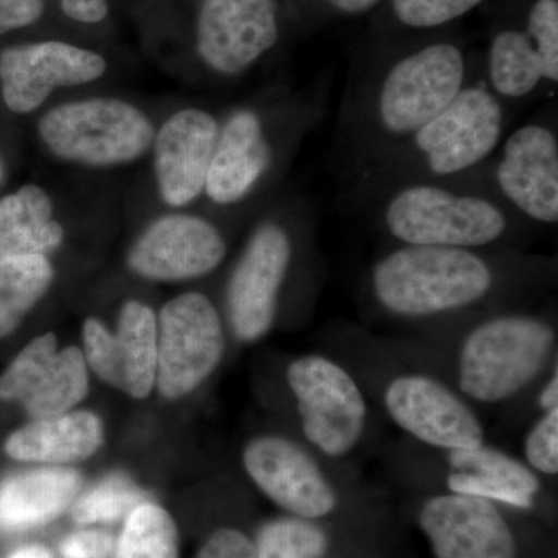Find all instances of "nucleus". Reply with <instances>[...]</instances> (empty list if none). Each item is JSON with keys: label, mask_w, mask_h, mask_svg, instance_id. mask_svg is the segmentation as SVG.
Returning <instances> with one entry per match:
<instances>
[{"label": "nucleus", "mask_w": 558, "mask_h": 558, "mask_svg": "<svg viewBox=\"0 0 558 558\" xmlns=\"http://www.w3.org/2000/svg\"><path fill=\"white\" fill-rule=\"evenodd\" d=\"M242 462L259 490L293 515L317 520L336 509V494L325 473L293 440L259 436L250 440Z\"/></svg>", "instance_id": "17"}, {"label": "nucleus", "mask_w": 558, "mask_h": 558, "mask_svg": "<svg viewBox=\"0 0 558 558\" xmlns=\"http://www.w3.org/2000/svg\"><path fill=\"white\" fill-rule=\"evenodd\" d=\"M449 487L454 494L472 495L487 499V501L506 502L515 508L529 509L534 502V497L519 488L499 483V481L476 475V473L457 472L449 476Z\"/></svg>", "instance_id": "34"}, {"label": "nucleus", "mask_w": 558, "mask_h": 558, "mask_svg": "<svg viewBox=\"0 0 558 558\" xmlns=\"http://www.w3.org/2000/svg\"><path fill=\"white\" fill-rule=\"evenodd\" d=\"M64 240V227L43 186L27 183L0 199V258L50 256Z\"/></svg>", "instance_id": "22"}, {"label": "nucleus", "mask_w": 558, "mask_h": 558, "mask_svg": "<svg viewBox=\"0 0 558 558\" xmlns=\"http://www.w3.org/2000/svg\"><path fill=\"white\" fill-rule=\"evenodd\" d=\"M292 218L271 216L250 233L226 290L231 332L242 343H253L274 328L282 289L295 260Z\"/></svg>", "instance_id": "9"}, {"label": "nucleus", "mask_w": 558, "mask_h": 558, "mask_svg": "<svg viewBox=\"0 0 558 558\" xmlns=\"http://www.w3.org/2000/svg\"><path fill=\"white\" fill-rule=\"evenodd\" d=\"M328 86L279 95L275 105H242L220 120L204 196L218 208H236L267 185L326 113Z\"/></svg>", "instance_id": "4"}, {"label": "nucleus", "mask_w": 558, "mask_h": 558, "mask_svg": "<svg viewBox=\"0 0 558 558\" xmlns=\"http://www.w3.org/2000/svg\"><path fill=\"white\" fill-rule=\"evenodd\" d=\"M349 197L399 245L488 248L531 223L472 178L387 183Z\"/></svg>", "instance_id": "3"}, {"label": "nucleus", "mask_w": 558, "mask_h": 558, "mask_svg": "<svg viewBox=\"0 0 558 558\" xmlns=\"http://www.w3.org/2000/svg\"><path fill=\"white\" fill-rule=\"evenodd\" d=\"M418 523L436 558H517L512 531L487 499L440 495L425 502Z\"/></svg>", "instance_id": "19"}, {"label": "nucleus", "mask_w": 558, "mask_h": 558, "mask_svg": "<svg viewBox=\"0 0 558 558\" xmlns=\"http://www.w3.org/2000/svg\"><path fill=\"white\" fill-rule=\"evenodd\" d=\"M90 388V371L78 347L60 348L21 405L32 418L76 410Z\"/></svg>", "instance_id": "24"}, {"label": "nucleus", "mask_w": 558, "mask_h": 558, "mask_svg": "<svg viewBox=\"0 0 558 558\" xmlns=\"http://www.w3.org/2000/svg\"><path fill=\"white\" fill-rule=\"evenodd\" d=\"M43 13L44 0H0V36L35 24Z\"/></svg>", "instance_id": "37"}, {"label": "nucleus", "mask_w": 558, "mask_h": 558, "mask_svg": "<svg viewBox=\"0 0 558 558\" xmlns=\"http://www.w3.org/2000/svg\"><path fill=\"white\" fill-rule=\"evenodd\" d=\"M227 252L226 234L213 220L193 213H168L149 222L132 242L126 266L146 281H193L218 269Z\"/></svg>", "instance_id": "13"}, {"label": "nucleus", "mask_w": 558, "mask_h": 558, "mask_svg": "<svg viewBox=\"0 0 558 558\" xmlns=\"http://www.w3.org/2000/svg\"><path fill=\"white\" fill-rule=\"evenodd\" d=\"M288 381L312 446L332 458L354 450L365 429L366 402L347 371L322 355H306L290 363Z\"/></svg>", "instance_id": "11"}, {"label": "nucleus", "mask_w": 558, "mask_h": 558, "mask_svg": "<svg viewBox=\"0 0 558 558\" xmlns=\"http://www.w3.org/2000/svg\"><path fill=\"white\" fill-rule=\"evenodd\" d=\"M5 161H3L2 156H0V185H2L3 179H5Z\"/></svg>", "instance_id": "41"}, {"label": "nucleus", "mask_w": 558, "mask_h": 558, "mask_svg": "<svg viewBox=\"0 0 558 558\" xmlns=\"http://www.w3.org/2000/svg\"><path fill=\"white\" fill-rule=\"evenodd\" d=\"M539 407L545 411L558 409V376L554 374L553 379L539 395Z\"/></svg>", "instance_id": "40"}, {"label": "nucleus", "mask_w": 558, "mask_h": 558, "mask_svg": "<svg viewBox=\"0 0 558 558\" xmlns=\"http://www.w3.org/2000/svg\"><path fill=\"white\" fill-rule=\"evenodd\" d=\"M534 44L550 89L558 84V0H535L523 28Z\"/></svg>", "instance_id": "32"}, {"label": "nucleus", "mask_w": 558, "mask_h": 558, "mask_svg": "<svg viewBox=\"0 0 558 558\" xmlns=\"http://www.w3.org/2000/svg\"><path fill=\"white\" fill-rule=\"evenodd\" d=\"M108 62L97 51L43 40L0 51V94L11 112L27 116L58 89L100 80Z\"/></svg>", "instance_id": "14"}, {"label": "nucleus", "mask_w": 558, "mask_h": 558, "mask_svg": "<svg viewBox=\"0 0 558 558\" xmlns=\"http://www.w3.org/2000/svg\"><path fill=\"white\" fill-rule=\"evenodd\" d=\"M385 403L392 421L427 446L458 451L483 444L476 414L432 377H398L388 385Z\"/></svg>", "instance_id": "18"}, {"label": "nucleus", "mask_w": 558, "mask_h": 558, "mask_svg": "<svg viewBox=\"0 0 558 558\" xmlns=\"http://www.w3.org/2000/svg\"><path fill=\"white\" fill-rule=\"evenodd\" d=\"M58 349L60 341L53 332L40 333L25 344L0 374V400L21 403Z\"/></svg>", "instance_id": "30"}, {"label": "nucleus", "mask_w": 558, "mask_h": 558, "mask_svg": "<svg viewBox=\"0 0 558 558\" xmlns=\"http://www.w3.org/2000/svg\"><path fill=\"white\" fill-rule=\"evenodd\" d=\"M449 459L451 468L458 472L476 473L499 481L532 497L539 490L537 476L523 462L483 444L469 450L450 451Z\"/></svg>", "instance_id": "29"}, {"label": "nucleus", "mask_w": 558, "mask_h": 558, "mask_svg": "<svg viewBox=\"0 0 558 558\" xmlns=\"http://www.w3.org/2000/svg\"><path fill=\"white\" fill-rule=\"evenodd\" d=\"M226 351L222 317L202 292H185L157 314L156 389L161 398L193 395L218 368Z\"/></svg>", "instance_id": "10"}, {"label": "nucleus", "mask_w": 558, "mask_h": 558, "mask_svg": "<svg viewBox=\"0 0 558 558\" xmlns=\"http://www.w3.org/2000/svg\"><path fill=\"white\" fill-rule=\"evenodd\" d=\"M515 112L481 73L410 137L347 165L349 196L387 183L469 178L497 153Z\"/></svg>", "instance_id": "2"}, {"label": "nucleus", "mask_w": 558, "mask_h": 558, "mask_svg": "<svg viewBox=\"0 0 558 558\" xmlns=\"http://www.w3.org/2000/svg\"><path fill=\"white\" fill-rule=\"evenodd\" d=\"M558 124L556 101L510 132L472 178L494 191L527 222H558Z\"/></svg>", "instance_id": "8"}, {"label": "nucleus", "mask_w": 558, "mask_h": 558, "mask_svg": "<svg viewBox=\"0 0 558 558\" xmlns=\"http://www.w3.org/2000/svg\"><path fill=\"white\" fill-rule=\"evenodd\" d=\"M524 454L532 469L546 475L558 472V409L546 411L524 442Z\"/></svg>", "instance_id": "33"}, {"label": "nucleus", "mask_w": 558, "mask_h": 558, "mask_svg": "<svg viewBox=\"0 0 558 558\" xmlns=\"http://www.w3.org/2000/svg\"><path fill=\"white\" fill-rule=\"evenodd\" d=\"M329 9L343 14H365L376 9L381 0H322Z\"/></svg>", "instance_id": "38"}, {"label": "nucleus", "mask_w": 558, "mask_h": 558, "mask_svg": "<svg viewBox=\"0 0 558 558\" xmlns=\"http://www.w3.org/2000/svg\"><path fill=\"white\" fill-rule=\"evenodd\" d=\"M7 558H54V556L47 546L33 543V545H24L14 549Z\"/></svg>", "instance_id": "39"}, {"label": "nucleus", "mask_w": 558, "mask_h": 558, "mask_svg": "<svg viewBox=\"0 0 558 558\" xmlns=\"http://www.w3.org/2000/svg\"><path fill=\"white\" fill-rule=\"evenodd\" d=\"M277 0H201L196 51L219 78L245 75L279 40Z\"/></svg>", "instance_id": "12"}, {"label": "nucleus", "mask_w": 558, "mask_h": 558, "mask_svg": "<svg viewBox=\"0 0 558 558\" xmlns=\"http://www.w3.org/2000/svg\"><path fill=\"white\" fill-rule=\"evenodd\" d=\"M54 281L49 256L0 258V339L20 328Z\"/></svg>", "instance_id": "25"}, {"label": "nucleus", "mask_w": 558, "mask_h": 558, "mask_svg": "<svg viewBox=\"0 0 558 558\" xmlns=\"http://www.w3.org/2000/svg\"><path fill=\"white\" fill-rule=\"evenodd\" d=\"M483 248L399 245L377 260L371 292L381 310L428 318L469 310L490 295L498 277Z\"/></svg>", "instance_id": "5"}, {"label": "nucleus", "mask_w": 558, "mask_h": 558, "mask_svg": "<svg viewBox=\"0 0 558 558\" xmlns=\"http://www.w3.org/2000/svg\"><path fill=\"white\" fill-rule=\"evenodd\" d=\"M483 80L513 110L535 100L543 92L553 90L537 50L523 28H505L492 38Z\"/></svg>", "instance_id": "23"}, {"label": "nucleus", "mask_w": 558, "mask_h": 558, "mask_svg": "<svg viewBox=\"0 0 558 558\" xmlns=\"http://www.w3.org/2000/svg\"><path fill=\"white\" fill-rule=\"evenodd\" d=\"M148 499L146 492L131 476L113 472L80 492L70 506V519L80 527L119 523Z\"/></svg>", "instance_id": "27"}, {"label": "nucleus", "mask_w": 558, "mask_h": 558, "mask_svg": "<svg viewBox=\"0 0 558 558\" xmlns=\"http://www.w3.org/2000/svg\"><path fill=\"white\" fill-rule=\"evenodd\" d=\"M196 558H256V550L244 532L220 527L205 539Z\"/></svg>", "instance_id": "36"}, {"label": "nucleus", "mask_w": 558, "mask_h": 558, "mask_svg": "<svg viewBox=\"0 0 558 558\" xmlns=\"http://www.w3.org/2000/svg\"><path fill=\"white\" fill-rule=\"evenodd\" d=\"M545 319L523 314L488 318L469 333L459 359V387L469 398L497 403L526 388L554 347Z\"/></svg>", "instance_id": "7"}, {"label": "nucleus", "mask_w": 558, "mask_h": 558, "mask_svg": "<svg viewBox=\"0 0 558 558\" xmlns=\"http://www.w3.org/2000/svg\"><path fill=\"white\" fill-rule=\"evenodd\" d=\"M116 539L100 526H83L62 538L60 558H113Z\"/></svg>", "instance_id": "35"}, {"label": "nucleus", "mask_w": 558, "mask_h": 558, "mask_svg": "<svg viewBox=\"0 0 558 558\" xmlns=\"http://www.w3.org/2000/svg\"><path fill=\"white\" fill-rule=\"evenodd\" d=\"M36 130L51 156L86 168L135 163L156 135L142 109L113 97L62 102L40 117Z\"/></svg>", "instance_id": "6"}, {"label": "nucleus", "mask_w": 558, "mask_h": 558, "mask_svg": "<svg viewBox=\"0 0 558 558\" xmlns=\"http://www.w3.org/2000/svg\"><path fill=\"white\" fill-rule=\"evenodd\" d=\"M102 444L101 417L94 411L72 410L57 416L32 418L11 433L3 451L17 462L70 468L95 457Z\"/></svg>", "instance_id": "20"}, {"label": "nucleus", "mask_w": 558, "mask_h": 558, "mask_svg": "<svg viewBox=\"0 0 558 558\" xmlns=\"http://www.w3.org/2000/svg\"><path fill=\"white\" fill-rule=\"evenodd\" d=\"M484 0H391L395 20L411 31H432L470 13Z\"/></svg>", "instance_id": "31"}, {"label": "nucleus", "mask_w": 558, "mask_h": 558, "mask_svg": "<svg viewBox=\"0 0 558 558\" xmlns=\"http://www.w3.org/2000/svg\"><path fill=\"white\" fill-rule=\"evenodd\" d=\"M253 545L256 558H319L328 538L311 520L290 517L264 524Z\"/></svg>", "instance_id": "28"}, {"label": "nucleus", "mask_w": 558, "mask_h": 558, "mask_svg": "<svg viewBox=\"0 0 558 558\" xmlns=\"http://www.w3.org/2000/svg\"><path fill=\"white\" fill-rule=\"evenodd\" d=\"M90 373L132 399L149 398L157 377V314L140 300L124 301L117 328L97 325L83 339Z\"/></svg>", "instance_id": "15"}, {"label": "nucleus", "mask_w": 558, "mask_h": 558, "mask_svg": "<svg viewBox=\"0 0 558 558\" xmlns=\"http://www.w3.org/2000/svg\"><path fill=\"white\" fill-rule=\"evenodd\" d=\"M220 120L204 108H183L156 130L154 175L160 199L170 208H186L204 196Z\"/></svg>", "instance_id": "16"}, {"label": "nucleus", "mask_w": 558, "mask_h": 558, "mask_svg": "<svg viewBox=\"0 0 558 558\" xmlns=\"http://www.w3.org/2000/svg\"><path fill=\"white\" fill-rule=\"evenodd\" d=\"M179 529L167 509L142 502L123 521L113 558H179Z\"/></svg>", "instance_id": "26"}, {"label": "nucleus", "mask_w": 558, "mask_h": 558, "mask_svg": "<svg viewBox=\"0 0 558 558\" xmlns=\"http://www.w3.org/2000/svg\"><path fill=\"white\" fill-rule=\"evenodd\" d=\"M480 75L451 40L427 43L355 72L337 120L347 165L410 137Z\"/></svg>", "instance_id": "1"}, {"label": "nucleus", "mask_w": 558, "mask_h": 558, "mask_svg": "<svg viewBox=\"0 0 558 558\" xmlns=\"http://www.w3.org/2000/svg\"><path fill=\"white\" fill-rule=\"evenodd\" d=\"M83 490L73 468H39L13 473L0 483V534H21L46 526L70 509Z\"/></svg>", "instance_id": "21"}]
</instances>
